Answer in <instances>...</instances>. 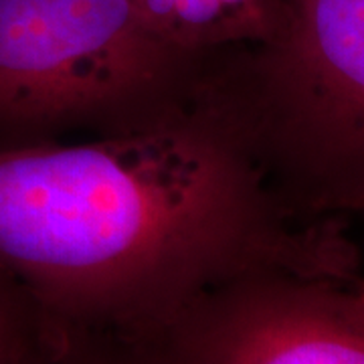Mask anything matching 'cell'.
<instances>
[{
	"label": "cell",
	"mask_w": 364,
	"mask_h": 364,
	"mask_svg": "<svg viewBox=\"0 0 364 364\" xmlns=\"http://www.w3.org/2000/svg\"><path fill=\"white\" fill-rule=\"evenodd\" d=\"M195 109L296 217L364 213V0H286L272 39L205 57Z\"/></svg>",
	"instance_id": "7a4b0ae2"
},
{
	"label": "cell",
	"mask_w": 364,
	"mask_h": 364,
	"mask_svg": "<svg viewBox=\"0 0 364 364\" xmlns=\"http://www.w3.org/2000/svg\"><path fill=\"white\" fill-rule=\"evenodd\" d=\"M205 57L154 37L128 0H0V150L193 112Z\"/></svg>",
	"instance_id": "3957f363"
},
{
	"label": "cell",
	"mask_w": 364,
	"mask_h": 364,
	"mask_svg": "<svg viewBox=\"0 0 364 364\" xmlns=\"http://www.w3.org/2000/svg\"><path fill=\"white\" fill-rule=\"evenodd\" d=\"M154 37L184 51L257 45L282 26L286 0H128Z\"/></svg>",
	"instance_id": "5b68a950"
},
{
	"label": "cell",
	"mask_w": 364,
	"mask_h": 364,
	"mask_svg": "<svg viewBox=\"0 0 364 364\" xmlns=\"http://www.w3.org/2000/svg\"><path fill=\"white\" fill-rule=\"evenodd\" d=\"M18 364H152L130 336L49 324L41 320L39 336Z\"/></svg>",
	"instance_id": "8992f818"
},
{
	"label": "cell",
	"mask_w": 364,
	"mask_h": 364,
	"mask_svg": "<svg viewBox=\"0 0 364 364\" xmlns=\"http://www.w3.org/2000/svg\"><path fill=\"white\" fill-rule=\"evenodd\" d=\"M0 269L43 322L138 336L253 272L340 284L358 253L301 219L200 109L154 128L0 150Z\"/></svg>",
	"instance_id": "6da1fadb"
},
{
	"label": "cell",
	"mask_w": 364,
	"mask_h": 364,
	"mask_svg": "<svg viewBox=\"0 0 364 364\" xmlns=\"http://www.w3.org/2000/svg\"><path fill=\"white\" fill-rule=\"evenodd\" d=\"M350 294H352V299H354V304L358 306V310H363L364 312V279L358 277V279L352 284Z\"/></svg>",
	"instance_id": "ba28073f"
},
{
	"label": "cell",
	"mask_w": 364,
	"mask_h": 364,
	"mask_svg": "<svg viewBox=\"0 0 364 364\" xmlns=\"http://www.w3.org/2000/svg\"><path fill=\"white\" fill-rule=\"evenodd\" d=\"M352 284L253 272L134 338L152 364H364Z\"/></svg>",
	"instance_id": "277c9868"
},
{
	"label": "cell",
	"mask_w": 364,
	"mask_h": 364,
	"mask_svg": "<svg viewBox=\"0 0 364 364\" xmlns=\"http://www.w3.org/2000/svg\"><path fill=\"white\" fill-rule=\"evenodd\" d=\"M41 316L13 275L0 269V364H18L39 336Z\"/></svg>",
	"instance_id": "52a82bcc"
}]
</instances>
